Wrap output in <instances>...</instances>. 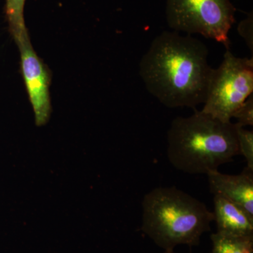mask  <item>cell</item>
<instances>
[{
  "instance_id": "7c38bea8",
  "label": "cell",
  "mask_w": 253,
  "mask_h": 253,
  "mask_svg": "<svg viewBox=\"0 0 253 253\" xmlns=\"http://www.w3.org/2000/svg\"><path fill=\"white\" fill-rule=\"evenodd\" d=\"M232 118L237 121V124L240 126H253V95L250 96L248 99L243 104Z\"/></svg>"
},
{
  "instance_id": "ba28073f",
  "label": "cell",
  "mask_w": 253,
  "mask_h": 253,
  "mask_svg": "<svg viewBox=\"0 0 253 253\" xmlns=\"http://www.w3.org/2000/svg\"><path fill=\"white\" fill-rule=\"evenodd\" d=\"M214 221L217 233L253 236V217L242 208L220 196H214Z\"/></svg>"
},
{
  "instance_id": "52a82bcc",
  "label": "cell",
  "mask_w": 253,
  "mask_h": 253,
  "mask_svg": "<svg viewBox=\"0 0 253 253\" xmlns=\"http://www.w3.org/2000/svg\"><path fill=\"white\" fill-rule=\"evenodd\" d=\"M210 191L237 204L253 217V169L248 167L236 175L217 170L208 172Z\"/></svg>"
},
{
  "instance_id": "5b68a950",
  "label": "cell",
  "mask_w": 253,
  "mask_h": 253,
  "mask_svg": "<svg viewBox=\"0 0 253 253\" xmlns=\"http://www.w3.org/2000/svg\"><path fill=\"white\" fill-rule=\"evenodd\" d=\"M253 59L234 56L226 50L221 64L214 69L201 112L224 123L253 94Z\"/></svg>"
},
{
  "instance_id": "6da1fadb",
  "label": "cell",
  "mask_w": 253,
  "mask_h": 253,
  "mask_svg": "<svg viewBox=\"0 0 253 253\" xmlns=\"http://www.w3.org/2000/svg\"><path fill=\"white\" fill-rule=\"evenodd\" d=\"M213 71L204 43L175 31L163 32L154 38L139 64L150 94L172 109L204 104Z\"/></svg>"
},
{
  "instance_id": "3957f363",
  "label": "cell",
  "mask_w": 253,
  "mask_h": 253,
  "mask_svg": "<svg viewBox=\"0 0 253 253\" xmlns=\"http://www.w3.org/2000/svg\"><path fill=\"white\" fill-rule=\"evenodd\" d=\"M213 221L204 203L175 186L156 188L143 199L141 230L165 251L199 246Z\"/></svg>"
},
{
  "instance_id": "8992f818",
  "label": "cell",
  "mask_w": 253,
  "mask_h": 253,
  "mask_svg": "<svg viewBox=\"0 0 253 253\" xmlns=\"http://www.w3.org/2000/svg\"><path fill=\"white\" fill-rule=\"evenodd\" d=\"M18 47L21 54V73L34 111L36 124L43 126L49 121L52 110L49 93L51 73L35 51L31 40Z\"/></svg>"
},
{
  "instance_id": "8fae6325",
  "label": "cell",
  "mask_w": 253,
  "mask_h": 253,
  "mask_svg": "<svg viewBox=\"0 0 253 253\" xmlns=\"http://www.w3.org/2000/svg\"><path fill=\"white\" fill-rule=\"evenodd\" d=\"M237 143L239 154L244 156L247 163L246 167L253 169V131L238 125Z\"/></svg>"
},
{
  "instance_id": "277c9868",
  "label": "cell",
  "mask_w": 253,
  "mask_h": 253,
  "mask_svg": "<svg viewBox=\"0 0 253 253\" xmlns=\"http://www.w3.org/2000/svg\"><path fill=\"white\" fill-rule=\"evenodd\" d=\"M230 0H166V19L177 33L199 34L230 47L229 33L235 23Z\"/></svg>"
},
{
  "instance_id": "5bb4252c",
  "label": "cell",
  "mask_w": 253,
  "mask_h": 253,
  "mask_svg": "<svg viewBox=\"0 0 253 253\" xmlns=\"http://www.w3.org/2000/svg\"><path fill=\"white\" fill-rule=\"evenodd\" d=\"M175 253L174 252V251H165L164 253Z\"/></svg>"
},
{
  "instance_id": "7a4b0ae2",
  "label": "cell",
  "mask_w": 253,
  "mask_h": 253,
  "mask_svg": "<svg viewBox=\"0 0 253 253\" xmlns=\"http://www.w3.org/2000/svg\"><path fill=\"white\" fill-rule=\"evenodd\" d=\"M237 126L196 109L189 117L174 118L167 134L169 163L189 174L217 170L239 154Z\"/></svg>"
},
{
  "instance_id": "9c48e42d",
  "label": "cell",
  "mask_w": 253,
  "mask_h": 253,
  "mask_svg": "<svg viewBox=\"0 0 253 253\" xmlns=\"http://www.w3.org/2000/svg\"><path fill=\"white\" fill-rule=\"evenodd\" d=\"M26 0H5V16L9 33L16 45L30 41L29 34L24 18Z\"/></svg>"
},
{
  "instance_id": "4fadbf2b",
  "label": "cell",
  "mask_w": 253,
  "mask_h": 253,
  "mask_svg": "<svg viewBox=\"0 0 253 253\" xmlns=\"http://www.w3.org/2000/svg\"><path fill=\"white\" fill-rule=\"evenodd\" d=\"M238 31L240 36L244 38L246 44L253 52V13L250 14L246 19L243 20L239 26Z\"/></svg>"
},
{
  "instance_id": "30bf717a",
  "label": "cell",
  "mask_w": 253,
  "mask_h": 253,
  "mask_svg": "<svg viewBox=\"0 0 253 253\" xmlns=\"http://www.w3.org/2000/svg\"><path fill=\"white\" fill-rule=\"evenodd\" d=\"M211 253H253V236H238L214 233L211 236Z\"/></svg>"
}]
</instances>
